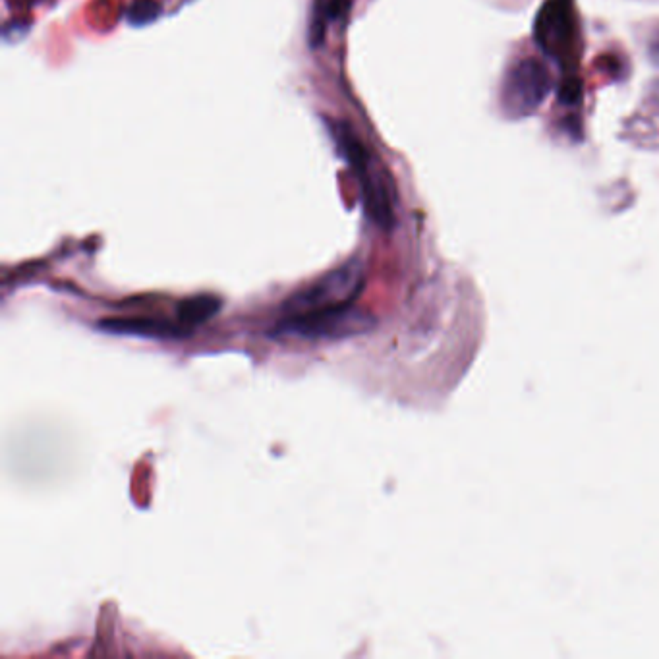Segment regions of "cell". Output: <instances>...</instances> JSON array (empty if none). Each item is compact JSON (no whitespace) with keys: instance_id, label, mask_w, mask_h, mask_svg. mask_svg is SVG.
<instances>
[{"instance_id":"cell-1","label":"cell","mask_w":659,"mask_h":659,"mask_svg":"<svg viewBox=\"0 0 659 659\" xmlns=\"http://www.w3.org/2000/svg\"><path fill=\"white\" fill-rule=\"evenodd\" d=\"M375 319L368 312L350 306L323 308L316 312L285 316L273 327L271 335L279 339L304 341H339L368 333Z\"/></svg>"},{"instance_id":"cell-2","label":"cell","mask_w":659,"mask_h":659,"mask_svg":"<svg viewBox=\"0 0 659 659\" xmlns=\"http://www.w3.org/2000/svg\"><path fill=\"white\" fill-rule=\"evenodd\" d=\"M364 267L358 259H350L343 267L323 275L310 287L294 292L283 304V316L316 312L323 308L350 306L362 294Z\"/></svg>"},{"instance_id":"cell-3","label":"cell","mask_w":659,"mask_h":659,"mask_svg":"<svg viewBox=\"0 0 659 659\" xmlns=\"http://www.w3.org/2000/svg\"><path fill=\"white\" fill-rule=\"evenodd\" d=\"M549 72L542 62L526 58L507 74L503 86V107L513 116L532 115L549 93Z\"/></svg>"},{"instance_id":"cell-4","label":"cell","mask_w":659,"mask_h":659,"mask_svg":"<svg viewBox=\"0 0 659 659\" xmlns=\"http://www.w3.org/2000/svg\"><path fill=\"white\" fill-rule=\"evenodd\" d=\"M573 37V0H547L536 24V39L545 53L559 55L567 51Z\"/></svg>"},{"instance_id":"cell-5","label":"cell","mask_w":659,"mask_h":659,"mask_svg":"<svg viewBox=\"0 0 659 659\" xmlns=\"http://www.w3.org/2000/svg\"><path fill=\"white\" fill-rule=\"evenodd\" d=\"M99 329L113 333V335L144 337V339H186L194 333L192 327H186L180 321H165V319H151V317L103 319L99 323Z\"/></svg>"},{"instance_id":"cell-6","label":"cell","mask_w":659,"mask_h":659,"mask_svg":"<svg viewBox=\"0 0 659 659\" xmlns=\"http://www.w3.org/2000/svg\"><path fill=\"white\" fill-rule=\"evenodd\" d=\"M358 178L362 182V196L368 217L377 227L391 229L395 223V215L387 184L377 174H373L372 169L360 174Z\"/></svg>"},{"instance_id":"cell-7","label":"cell","mask_w":659,"mask_h":659,"mask_svg":"<svg viewBox=\"0 0 659 659\" xmlns=\"http://www.w3.org/2000/svg\"><path fill=\"white\" fill-rule=\"evenodd\" d=\"M221 306H223L221 298L213 294H196L178 304L176 317L182 325L194 329L196 325L207 323L211 317L217 316L221 312Z\"/></svg>"},{"instance_id":"cell-8","label":"cell","mask_w":659,"mask_h":659,"mask_svg":"<svg viewBox=\"0 0 659 659\" xmlns=\"http://www.w3.org/2000/svg\"><path fill=\"white\" fill-rule=\"evenodd\" d=\"M163 12V6L157 2V0H134L124 16H126V22L136 26V28H144V26H149L153 24Z\"/></svg>"},{"instance_id":"cell-9","label":"cell","mask_w":659,"mask_h":659,"mask_svg":"<svg viewBox=\"0 0 659 659\" xmlns=\"http://www.w3.org/2000/svg\"><path fill=\"white\" fill-rule=\"evenodd\" d=\"M559 99L567 105H574L580 99V84L576 80L565 82L559 91Z\"/></svg>"},{"instance_id":"cell-10","label":"cell","mask_w":659,"mask_h":659,"mask_svg":"<svg viewBox=\"0 0 659 659\" xmlns=\"http://www.w3.org/2000/svg\"><path fill=\"white\" fill-rule=\"evenodd\" d=\"M350 2H352V0H331V2H329V8H327L329 18H331V20L343 18L344 14H346V10L350 8Z\"/></svg>"}]
</instances>
